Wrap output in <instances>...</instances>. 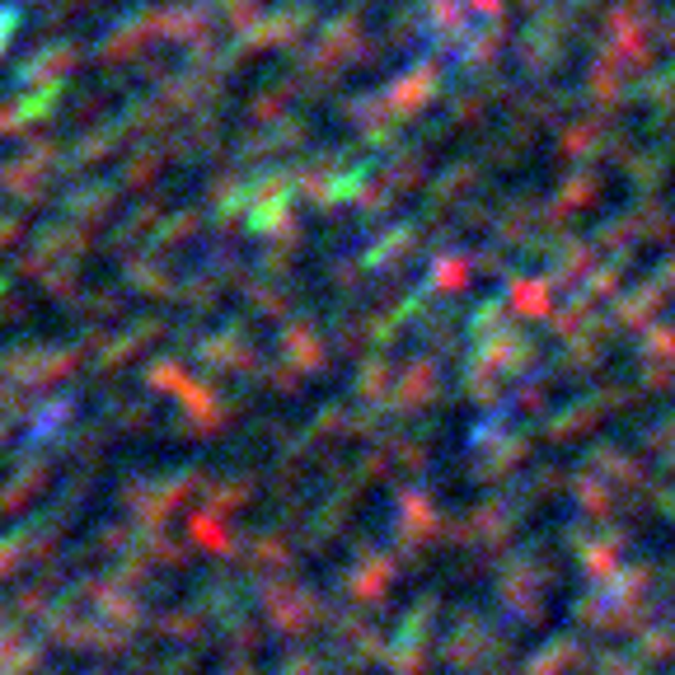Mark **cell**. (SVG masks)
<instances>
[{
    "label": "cell",
    "instance_id": "6da1fadb",
    "mask_svg": "<svg viewBox=\"0 0 675 675\" xmlns=\"http://www.w3.org/2000/svg\"><path fill=\"white\" fill-rule=\"evenodd\" d=\"M19 24V10L14 6H6V10H0V43H6V33Z\"/></svg>",
    "mask_w": 675,
    "mask_h": 675
}]
</instances>
